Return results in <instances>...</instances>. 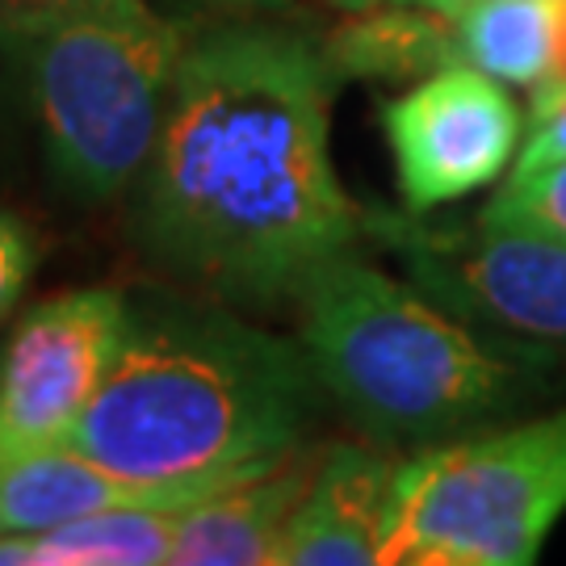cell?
<instances>
[{
  "mask_svg": "<svg viewBox=\"0 0 566 566\" xmlns=\"http://www.w3.org/2000/svg\"><path fill=\"white\" fill-rule=\"evenodd\" d=\"M336 76L315 42L231 21L185 42L139 172V240L223 303L294 298L361 240V206L332 164Z\"/></svg>",
  "mask_w": 566,
  "mask_h": 566,
  "instance_id": "6da1fadb",
  "label": "cell"
},
{
  "mask_svg": "<svg viewBox=\"0 0 566 566\" xmlns=\"http://www.w3.org/2000/svg\"><path fill=\"white\" fill-rule=\"evenodd\" d=\"M458 60L507 88H537L558 51V0H474L453 13Z\"/></svg>",
  "mask_w": 566,
  "mask_h": 566,
  "instance_id": "5bb4252c",
  "label": "cell"
},
{
  "mask_svg": "<svg viewBox=\"0 0 566 566\" xmlns=\"http://www.w3.org/2000/svg\"><path fill=\"white\" fill-rule=\"evenodd\" d=\"M181 507H109L39 533H0V566H168Z\"/></svg>",
  "mask_w": 566,
  "mask_h": 566,
  "instance_id": "4fadbf2b",
  "label": "cell"
},
{
  "mask_svg": "<svg viewBox=\"0 0 566 566\" xmlns=\"http://www.w3.org/2000/svg\"><path fill=\"white\" fill-rule=\"evenodd\" d=\"M130 298L114 285L63 290L30 306L0 357V465L72 446L118 361Z\"/></svg>",
  "mask_w": 566,
  "mask_h": 566,
  "instance_id": "52a82bcc",
  "label": "cell"
},
{
  "mask_svg": "<svg viewBox=\"0 0 566 566\" xmlns=\"http://www.w3.org/2000/svg\"><path fill=\"white\" fill-rule=\"evenodd\" d=\"M34 264H39V243L30 235V227L21 223L18 214L0 210V324L18 306L21 290L30 285Z\"/></svg>",
  "mask_w": 566,
  "mask_h": 566,
  "instance_id": "e0dca14e",
  "label": "cell"
},
{
  "mask_svg": "<svg viewBox=\"0 0 566 566\" xmlns=\"http://www.w3.org/2000/svg\"><path fill=\"white\" fill-rule=\"evenodd\" d=\"M130 4L139 0H0V46H21L60 21L105 13V9H130Z\"/></svg>",
  "mask_w": 566,
  "mask_h": 566,
  "instance_id": "2e32d148",
  "label": "cell"
},
{
  "mask_svg": "<svg viewBox=\"0 0 566 566\" xmlns=\"http://www.w3.org/2000/svg\"><path fill=\"white\" fill-rule=\"evenodd\" d=\"M319 51L336 81H420L458 63L453 21L420 4L357 9L327 34Z\"/></svg>",
  "mask_w": 566,
  "mask_h": 566,
  "instance_id": "7c38bea8",
  "label": "cell"
},
{
  "mask_svg": "<svg viewBox=\"0 0 566 566\" xmlns=\"http://www.w3.org/2000/svg\"><path fill=\"white\" fill-rule=\"evenodd\" d=\"M403 210L428 214L495 185L516 164L525 118L507 84L470 63H446L382 109Z\"/></svg>",
  "mask_w": 566,
  "mask_h": 566,
  "instance_id": "ba28073f",
  "label": "cell"
},
{
  "mask_svg": "<svg viewBox=\"0 0 566 566\" xmlns=\"http://www.w3.org/2000/svg\"><path fill=\"white\" fill-rule=\"evenodd\" d=\"M566 97V0H558V51H554V67L537 88H533V109L546 102Z\"/></svg>",
  "mask_w": 566,
  "mask_h": 566,
  "instance_id": "d6986e66",
  "label": "cell"
},
{
  "mask_svg": "<svg viewBox=\"0 0 566 566\" xmlns=\"http://www.w3.org/2000/svg\"><path fill=\"white\" fill-rule=\"evenodd\" d=\"M566 516V407L399 458L382 566H528Z\"/></svg>",
  "mask_w": 566,
  "mask_h": 566,
  "instance_id": "5b68a950",
  "label": "cell"
},
{
  "mask_svg": "<svg viewBox=\"0 0 566 566\" xmlns=\"http://www.w3.org/2000/svg\"><path fill=\"white\" fill-rule=\"evenodd\" d=\"M361 235L449 315L533 344H566V243L432 210H365Z\"/></svg>",
  "mask_w": 566,
  "mask_h": 566,
  "instance_id": "8992f818",
  "label": "cell"
},
{
  "mask_svg": "<svg viewBox=\"0 0 566 566\" xmlns=\"http://www.w3.org/2000/svg\"><path fill=\"white\" fill-rule=\"evenodd\" d=\"M399 458L361 446H324L290 521L282 566H382L386 516Z\"/></svg>",
  "mask_w": 566,
  "mask_h": 566,
  "instance_id": "9c48e42d",
  "label": "cell"
},
{
  "mask_svg": "<svg viewBox=\"0 0 566 566\" xmlns=\"http://www.w3.org/2000/svg\"><path fill=\"white\" fill-rule=\"evenodd\" d=\"M395 4H420V9H432V13L453 18V13H462L465 4H474V0H395Z\"/></svg>",
  "mask_w": 566,
  "mask_h": 566,
  "instance_id": "ffe728a7",
  "label": "cell"
},
{
  "mask_svg": "<svg viewBox=\"0 0 566 566\" xmlns=\"http://www.w3.org/2000/svg\"><path fill=\"white\" fill-rule=\"evenodd\" d=\"M566 156V97L558 102H546L533 109L528 118V135L516 151V164L512 168H542V164H554Z\"/></svg>",
  "mask_w": 566,
  "mask_h": 566,
  "instance_id": "ac0fdd59",
  "label": "cell"
},
{
  "mask_svg": "<svg viewBox=\"0 0 566 566\" xmlns=\"http://www.w3.org/2000/svg\"><path fill=\"white\" fill-rule=\"evenodd\" d=\"M344 13H357V9H374V4H395V0H332Z\"/></svg>",
  "mask_w": 566,
  "mask_h": 566,
  "instance_id": "44dd1931",
  "label": "cell"
},
{
  "mask_svg": "<svg viewBox=\"0 0 566 566\" xmlns=\"http://www.w3.org/2000/svg\"><path fill=\"white\" fill-rule=\"evenodd\" d=\"M479 223L566 243V156L542 168H512V177L479 210Z\"/></svg>",
  "mask_w": 566,
  "mask_h": 566,
  "instance_id": "9a60e30c",
  "label": "cell"
},
{
  "mask_svg": "<svg viewBox=\"0 0 566 566\" xmlns=\"http://www.w3.org/2000/svg\"><path fill=\"white\" fill-rule=\"evenodd\" d=\"M46 135V160L88 202L139 181L172 97L185 34L147 0L60 21L18 46Z\"/></svg>",
  "mask_w": 566,
  "mask_h": 566,
  "instance_id": "277c9868",
  "label": "cell"
},
{
  "mask_svg": "<svg viewBox=\"0 0 566 566\" xmlns=\"http://www.w3.org/2000/svg\"><path fill=\"white\" fill-rule=\"evenodd\" d=\"M294 303L324 395L374 446H441L483 428L528 390L516 357L357 248L319 264Z\"/></svg>",
  "mask_w": 566,
  "mask_h": 566,
  "instance_id": "3957f363",
  "label": "cell"
},
{
  "mask_svg": "<svg viewBox=\"0 0 566 566\" xmlns=\"http://www.w3.org/2000/svg\"><path fill=\"white\" fill-rule=\"evenodd\" d=\"M324 446H298L269 470L181 507L168 566H282L290 521Z\"/></svg>",
  "mask_w": 566,
  "mask_h": 566,
  "instance_id": "30bf717a",
  "label": "cell"
},
{
  "mask_svg": "<svg viewBox=\"0 0 566 566\" xmlns=\"http://www.w3.org/2000/svg\"><path fill=\"white\" fill-rule=\"evenodd\" d=\"M324 386L303 340L198 303H130L72 446L122 479L214 495L306 446Z\"/></svg>",
  "mask_w": 566,
  "mask_h": 566,
  "instance_id": "7a4b0ae2",
  "label": "cell"
},
{
  "mask_svg": "<svg viewBox=\"0 0 566 566\" xmlns=\"http://www.w3.org/2000/svg\"><path fill=\"white\" fill-rule=\"evenodd\" d=\"M198 500L206 495L122 479L76 446L42 449L0 465V533H39L109 507H189Z\"/></svg>",
  "mask_w": 566,
  "mask_h": 566,
  "instance_id": "8fae6325",
  "label": "cell"
}]
</instances>
